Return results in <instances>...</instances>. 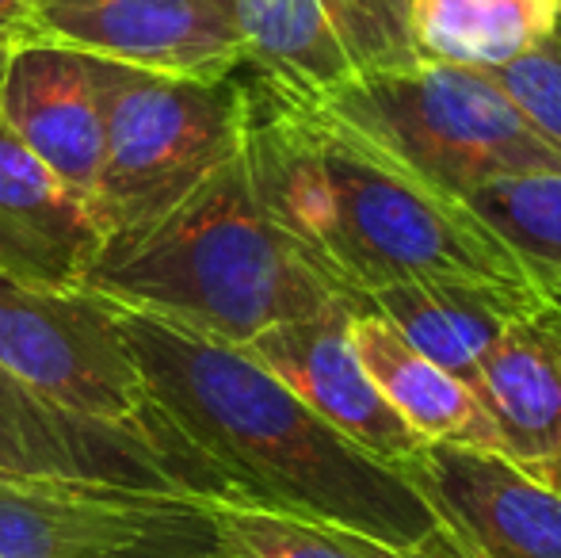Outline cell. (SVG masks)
<instances>
[{
	"label": "cell",
	"instance_id": "obj_24",
	"mask_svg": "<svg viewBox=\"0 0 561 558\" xmlns=\"http://www.w3.org/2000/svg\"><path fill=\"white\" fill-rule=\"evenodd\" d=\"M535 470H539V475L547 478L554 490H561V455H558V459H550V463H539Z\"/></svg>",
	"mask_w": 561,
	"mask_h": 558
},
{
	"label": "cell",
	"instance_id": "obj_18",
	"mask_svg": "<svg viewBox=\"0 0 561 558\" xmlns=\"http://www.w3.org/2000/svg\"><path fill=\"white\" fill-rule=\"evenodd\" d=\"M561 0H409V46L416 61L501 69L558 27Z\"/></svg>",
	"mask_w": 561,
	"mask_h": 558
},
{
	"label": "cell",
	"instance_id": "obj_17",
	"mask_svg": "<svg viewBox=\"0 0 561 558\" xmlns=\"http://www.w3.org/2000/svg\"><path fill=\"white\" fill-rule=\"evenodd\" d=\"M352 344L378 395L424 444H478L504 452L478 395L421 356L382 314L363 303L352 314Z\"/></svg>",
	"mask_w": 561,
	"mask_h": 558
},
{
	"label": "cell",
	"instance_id": "obj_13",
	"mask_svg": "<svg viewBox=\"0 0 561 558\" xmlns=\"http://www.w3.org/2000/svg\"><path fill=\"white\" fill-rule=\"evenodd\" d=\"M0 119L92 207L104 164V115L84 54L54 43L12 50L0 81Z\"/></svg>",
	"mask_w": 561,
	"mask_h": 558
},
{
	"label": "cell",
	"instance_id": "obj_27",
	"mask_svg": "<svg viewBox=\"0 0 561 558\" xmlns=\"http://www.w3.org/2000/svg\"><path fill=\"white\" fill-rule=\"evenodd\" d=\"M558 35H561V15H558Z\"/></svg>",
	"mask_w": 561,
	"mask_h": 558
},
{
	"label": "cell",
	"instance_id": "obj_26",
	"mask_svg": "<svg viewBox=\"0 0 561 558\" xmlns=\"http://www.w3.org/2000/svg\"><path fill=\"white\" fill-rule=\"evenodd\" d=\"M547 298H554V303L561 306V283H554V287L547 291Z\"/></svg>",
	"mask_w": 561,
	"mask_h": 558
},
{
	"label": "cell",
	"instance_id": "obj_4",
	"mask_svg": "<svg viewBox=\"0 0 561 558\" xmlns=\"http://www.w3.org/2000/svg\"><path fill=\"white\" fill-rule=\"evenodd\" d=\"M310 104L455 200L508 172H561V157L478 69L409 61Z\"/></svg>",
	"mask_w": 561,
	"mask_h": 558
},
{
	"label": "cell",
	"instance_id": "obj_20",
	"mask_svg": "<svg viewBox=\"0 0 561 558\" xmlns=\"http://www.w3.org/2000/svg\"><path fill=\"white\" fill-rule=\"evenodd\" d=\"M462 203L542 295L561 283V172H508L473 187Z\"/></svg>",
	"mask_w": 561,
	"mask_h": 558
},
{
	"label": "cell",
	"instance_id": "obj_1",
	"mask_svg": "<svg viewBox=\"0 0 561 558\" xmlns=\"http://www.w3.org/2000/svg\"><path fill=\"white\" fill-rule=\"evenodd\" d=\"M112 310L153 410L237 501L398 547L447 532L398 467L352 444L241 344L161 314Z\"/></svg>",
	"mask_w": 561,
	"mask_h": 558
},
{
	"label": "cell",
	"instance_id": "obj_5",
	"mask_svg": "<svg viewBox=\"0 0 561 558\" xmlns=\"http://www.w3.org/2000/svg\"><path fill=\"white\" fill-rule=\"evenodd\" d=\"M104 115L96 210L104 234L146 226L241 153L244 84L187 81L89 58Z\"/></svg>",
	"mask_w": 561,
	"mask_h": 558
},
{
	"label": "cell",
	"instance_id": "obj_15",
	"mask_svg": "<svg viewBox=\"0 0 561 558\" xmlns=\"http://www.w3.org/2000/svg\"><path fill=\"white\" fill-rule=\"evenodd\" d=\"M478 402L485 406L501 447L539 467L561 455V306L542 295L508 321L478 367Z\"/></svg>",
	"mask_w": 561,
	"mask_h": 558
},
{
	"label": "cell",
	"instance_id": "obj_8",
	"mask_svg": "<svg viewBox=\"0 0 561 558\" xmlns=\"http://www.w3.org/2000/svg\"><path fill=\"white\" fill-rule=\"evenodd\" d=\"M401 475L478 558H561V490L508 452L421 444Z\"/></svg>",
	"mask_w": 561,
	"mask_h": 558
},
{
	"label": "cell",
	"instance_id": "obj_2",
	"mask_svg": "<svg viewBox=\"0 0 561 558\" xmlns=\"http://www.w3.org/2000/svg\"><path fill=\"white\" fill-rule=\"evenodd\" d=\"M241 161L260 210L340 298L416 280L531 283L462 200L260 77L244 84Z\"/></svg>",
	"mask_w": 561,
	"mask_h": 558
},
{
	"label": "cell",
	"instance_id": "obj_6",
	"mask_svg": "<svg viewBox=\"0 0 561 558\" xmlns=\"http://www.w3.org/2000/svg\"><path fill=\"white\" fill-rule=\"evenodd\" d=\"M0 372L73 418L149 440L199 478L210 498L237 501L153 410L107 298L92 291H50L0 272Z\"/></svg>",
	"mask_w": 561,
	"mask_h": 558
},
{
	"label": "cell",
	"instance_id": "obj_25",
	"mask_svg": "<svg viewBox=\"0 0 561 558\" xmlns=\"http://www.w3.org/2000/svg\"><path fill=\"white\" fill-rule=\"evenodd\" d=\"M8 58H12V46H0V81H4V69H8Z\"/></svg>",
	"mask_w": 561,
	"mask_h": 558
},
{
	"label": "cell",
	"instance_id": "obj_16",
	"mask_svg": "<svg viewBox=\"0 0 561 558\" xmlns=\"http://www.w3.org/2000/svg\"><path fill=\"white\" fill-rule=\"evenodd\" d=\"M542 298L531 283L496 280H416L363 298L382 314L421 356L439 364L466 387H478V367L496 337L527 306Z\"/></svg>",
	"mask_w": 561,
	"mask_h": 558
},
{
	"label": "cell",
	"instance_id": "obj_19",
	"mask_svg": "<svg viewBox=\"0 0 561 558\" xmlns=\"http://www.w3.org/2000/svg\"><path fill=\"white\" fill-rule=\"evenodd\" d=\"M203 513L215 532L218 558H478L450 532H439L428 544L398 547L340 524L249 505V501L203 498Z\"/></svg>",
	"mask_w": 561,
	"mask_h": 558
},
{
	"label": "cell",
	"instance_id": "obj_22",
	"mask_svg": "<svg viewBox=\"0 0 561 558\" xmlns=\"http://www.w3.org/2000/svg\"><path fill=\"white\" fill-rule=\"evenodd\" d=\"M92 558H218V551H215V532H210V521L203 513V498H199V513L192 521L149 532V536L134 539V544L112 547V551Z\"/></svg>",
	"mask_w": 561,
	"mask_h": 558
},
{
	"label": "cell",
	"instance_id": "obj_9",
	"mask_svg": "<svg viewBox=\"0 0 561 558\" xmlns=\"http://www.w3.org/2000/svg\"><path fill=\"white\" fill-rule=\"evenodd\" d=\"M38 43L187 81L244 69L229 0H38Z\"/></svg>",
	"mask_w": 561,
	"mask_h": 558
},
{
	"label": "cell",
	"instance_id": "obj_12",
	"mask_svg": "<svg viewBox=\"0 0 561 558\" xmlns=\"http://www.w3.org/2000/svg\"><path fill=\"white\" fill-rule=\"evenodd\" d=\"M0 467L23 475L81 478L134 490H172L210 498L195 475L149 440L123 429L73 418L23 390L0 372Z\"/></svg>",
	"mask_w": 561,
	"mask_h": 558
},
{
	"label": "cell",
	"instance_id": "obj_21",
	"mask_svg": "<svg viewBox=\"0 0 561 558\" xmlns=\"http://www.w3.org/2000/svg\"><path fill=\"white\" fill-rule=\"evenodd\" d=\"M489 81L501 89V96L519 112V119L535 130L561 157V35L558 27L519 54L516 61L501 69H489Z\"/></svg>",
	"mask_w": 561,
	"mask_h": 558
},
{
	"label": "cell",
	"instance_id": "obj_14",
	"mask_svg": "<svg viewBox=\"0 0 561 558\" xmlns=\"http://www.w3.org/2000/svg\"><path fill=\"white\" fill-rule=\"evenodd\" d=\"M104 238L96 210L0 119V272L50 291H84Z\"/></svg>",
	"mask_w": 561,
	"mask_h": 558
},
{
	"label": "cell",
	"instance_id": "obj_11",
	"mask_svg": "<svg viewBox=\"0 0 561 558\" xmlns=\"http://www.w3.org/2000/svg\"><path fill=\"white\" fill-rule=\"evenodd\" d=\"M355 306L359 303L340 298L313 318L264 329L241 349L256 356L279 383H287L313 413H321L352 444L398 467L424 440L390 410V402L370 383L352 344Z\"/></svg>",
	"mask_w": 561,
	"mask_h": 558
},
{
	"label": "cell",
	"instance_id": "obj_7",
	"mask_svg": "<svg viewBox=\"0 0 561 558\" xmlns=\"http://www.w3.org/2000/svg\"><path fill=\"white\" fill-rule=\"evenodd\" d=\"M244 66L318 100L375 69L409 66V0H229Z\"/></svg>",
	"mask_w": 561,
	"mask_h": 558
},
{
	"label": "cell",
	"instance_id": "obj_23",
	"mask_svg": "<svg viewBox=\"0 0 561 558\" xmlns=\"http://www.w3.org/2000/svg\"><path fill=\"white\" fill-rule=\"evenodd\" d=\"M38 43V0H0V46Z\"/></svg>",
	"mask_w": 561,
	"mask_h": 558
},
{
	"label": "cell",
	"instance_id": "obj_10",
	"mask_svg": "<svg viewBox=\"0 0 561 558\" xmlns=\"http://www.w3.org/2000/svg\"><path fill=\"white\" fill-rule=\"evenodd\" d=\"M199 513L195 493L0 467V558H92Z\"/></svg>",
	"mask_w": 561,
	"mask_h": 558
},
{
	"label": "cell",
	"instance_id": "obj_3",
	"mask_svg": "<svg viewBox=\"0 0 561 558\" xmlns=\"http://www.w3.org/2000/svg\"><path fill=\"white\" fill-rule=\"evenodd\" d=\"M84 291L229 344L340 303L260 210L241 153L161 218L107 234Z\"/></svg>",
	"mask_w": 561,
	"mask_h": 558
}]
</instances>
